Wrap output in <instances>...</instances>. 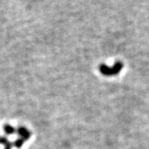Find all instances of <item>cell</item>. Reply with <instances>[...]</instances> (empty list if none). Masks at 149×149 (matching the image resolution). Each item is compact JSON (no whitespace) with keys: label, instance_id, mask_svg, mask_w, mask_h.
<instances>
[{"label":"cell","instance_id":"2","mask_svg":"<svg viewBox=\"0 0 149 149\" xmlns=\"http://www.w3.org/2000/svg\"><path fill=\"white\" fill-rule=\"evenodd\" d=\"M17 132L24 140H28L31 136V132L24 127H20L17 129Z\"/></svg>","mask_w":149,"mask_h":149},{"label":"cell","instance_id":"5","mask_svg":"<svg viewBox=\"0 0 149 149\" xmlns=\"http://www.w3.org/2000/svg\"><path fill=\"white\" fill-rule=\"evenodd\" d=\"M12 146H13V144H12L11 142H10L9 143H8V145H6V146H5V149H11V148H12Z\"/></svg>","mask_w":149,"mask_h":149},{"label":"cell","instance_id":"3","mask_svg":"<svg viewBox=\"0 0 149 149\" xmlns=\"http://www.w3.org/2000/svg\"><path fill=\"white\" fill-rule=\"evenodd\" d=\"M3 130H4V132H6L7 135L13 134V133H15V132L17 131V130H15V129L14 128V127H12L11 125L8 124V123H6V124L4 125Z\"/></svg>","mask_w":149,"mask_h":149},{"label":"cell","instance_id":"4","mask_svg":"<svg viewBox=\"0 0 149 149\" xmlns=\"http://www.w3.org/2000/svg\"><path fill=\"white\" fill-rule=\"evenodd\" d=\"M25 140H24L23 139L20 138V139H17V140H15V142H14L13 145L15 146V147L17 148H21V147L23 146V145L24 144Z\"/></svg>","mask_w":149,"mask_h":149},{"label":"cell","instance_id":"1","mask_svg":"<svg viewBox=\"0 0 149 149\" xmlns=\"http://www.w3.org/2000/svg\"><path fill=\"white\" fill-rule=\"evenodd\" d=\"M123 67V63L121 61H117L114 64V65L111 68L107 66L104 64H102L99 65L98 68H99V70L103 75L107 76V77H111V76H115L119 74L121 70H122Z\"/></svg>","mask_w":149,"mask_h":149}]
</instances>
